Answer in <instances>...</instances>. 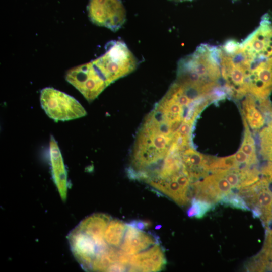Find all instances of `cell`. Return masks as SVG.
Wrapping results in <instances>:
<instances>
[{"instance_id": "obj_9", "label": "cell", "mask_w": 272, "mask_h": 272, "mask_svg": "<svg viewBox=\"0 0 272 272\" xmlns=\"http://www.w3.org/2000/svg\"><path fill=\"white\" fill-rule=\"evenodd\" d=\"M51 172L60 197L65 201L67 196V174L61 152L56 141L51 136L49 144Z\"/></svg>"}, {"instance_id": "obj_17", "label": "cell", "mask_w": 272, "mask_h": 272, "mask_svg": "<svg viewBox=\"0 0 272 272\" xmlns=\"http://www.w3.org/2000/svg\"><path fill=\"white\" fill-rule=\"evenodd\" d=\"M213 203L193 198L191 206L187 211V215L190 218L200 219L203 218L213 208Z\"/></svg>"}, {"instance_id": "obj_8", "label": "cell", "mask_w": 272, "mask_h": 272, "mask_svg": "<svg viewBox=\"0 0 272 272\" xmlns=\"http://www.w3.org/2000/svg\"><path fill=\"white\" fill-rule=\"evenodd\" d=\"M166 264L164 250L156 244L147 251L130 256L129 271H159Z\"/></svg>"}, {"instance_id": "obj_3", "label": "cell", "mask_w": 272, "mask_h": 272, "mask_svg": "<svg viewBox=\"0 0 272 272\" xmlns=\"http://www.w3.org/2000/svg\"><path fill=\"white\" fill-rule=\"evenodd\" d=\"M40 103L46 114L55 121H67L85 116L81 104L69 95L51 87L43 89Z\"/></svg>"}, {"instance_id": "obj_5", "label": "cell", "mask_w": 272, "mask_h": 272, "mask_svg": "<svg viewBox=\"0 0 272 272\" xmlns=\"http://www.w3.org/2000/svg\"><path fill=\"white\" fill-rule=\"evenodd\" d=\"M251 210L253 217L260 218L266 227L272 224V188L264 176L238 192Z\"/></svg>"}, {"instance_id": "obj_7", "label": "cell", "mask_w": 272, "mask_h": 272, "mask_svg": "<svg viewBox=\"0 0 272 272\" xmlns=\"http://www.w3.org/2000/svg\"><path fill=\"white\" fill-rule=\"evenodd\" d=\"M232 189L226 178L216 172L191 184L190 191L191 198L214 204L232 192Z\"/></svg>"}, {"instance_id": "obj_11", "label": "cell", "mask_w": 272, "mask_h": 272, "mask_svg": "<svg viewBox=\"0 0 272 272\" xmlns=\"http://www.w3.org/2000/svg\"><path fill=\"white\" fill-rule=\"evenodd\" d=\"M110 220L108 215L94 214L84 219L76 227L89 236L94 244H97L104 240V231Z\"/></svg>"}, {"instance_id": "obj_19", "label": "cell", "mask_w": 272, "mask_h": 272, "mask_svg": "<svg viewBox=\"0 0 272 272\" xmlns=\"http://www.w3.org/2000/svg\"><path fill=\"white\" fill-rule=\"evenodd\" d=\"M225 206L243 211L250 210L243 198L238 193L231 192L223 197L219 201Z\"/></svg>"}, {"instance_id": "obj_1", "label": "cell", "mask_w": 272, "mask_h": 272, "mask_svg": "<svg viewBox=\"0 0 272 272\" xmlns=\"http://www.w3.org/2000/svg\"><path fill=\"white\" fill-rule=\"evenodd\" d=\"M219 47L227 92L237 98L266 99L272 92V18L264 15L242 42L228 40Z\"/></svg>"}, {"instance_id": "obj_15", "label": "cell", "mask_w": 272, "mask_h": 272, "mask_svg": "<svg viewBox=\"0 0 272 272\" xmlns=\"http://www.w3.org/2000/svg\"><path fill=\"white\" fill-rule=\"evenodd\" d=\"M127 225L116 220H111L104 233V239L110 247H118L121 244L125 233Z\"/></svg>"}, {"instance_id": "obj_13", "label": "cell", "mask_w": 272, "mask_h": 272, "mask_svg": "<svg viewBox=\"0 0 272 272\" xmlns=\"http://www.w3.org/2000/svg\"><path fill=\"white\" fill-rule=\"evenodd\" d=\"M148 184L170 197L180 206H184L190 201L188 192L181 187L174 178L152 181Z\"/></svg>"}, {"instance_id": "obj_4", "label": "cell", "mask_w": 272, "mask_h": 272, "mask_svg": "<svg viewBox=\"0 0 272 272\" xmlns=\"http://www.w3.org/2000/svg\"><path fill=\"white\" fill-rule=\"evenodd\" d=\"M65 79L89 102L95 100L109 86L93 61L70 69Z\"/></svg>"}, {"instance_id": "obj_10", "label": "cell", "mask_w": 272, "mask_h": 272, "mask_svg": "<svg viewBox=\"0 0 272 272\" xmlns=\"http://www.w3.org/2000/svg\"><path fill=\"white\" fill-rule=\"evenodd\" d=\"M156 238L127 224L123 242L120 249L124 253L131 255L146 249L156 244Z\"/></svg>"}, {"instance_id": "obj_6", "label": "cell", "mask_w": 272, "mask_h": 272, "mask_svg": "<svg viewBox=\"0 0 272 272\" xmlns=\"http://www.w3.org/2000/svg\"><path fill=\"white\" fill-rule=\"evenodd\" d=\"M88 16L94 24L116 31L126 20V12L120 0H90Z\"/></svg>"}, {"instance_id": "obj_18", "label": "cell", "mask_w": 272, "mask_h": 272, "mask_svg": "<svg viewBox=\"0 0 272 272\" xmlns=\"http://www.w3.org/2000/svg\"><path fill=\"white\" fill-rule=\"evenodd\" d=\"M243 121L245 127V134L240 150L254 161L257 162L254 141L250 131L248 125L245 118Z\"/></svg>"}, {"instance_id": "obj_12", "label": "cell", "mask_w": 272, "mask_h": 272, "mask_svg": "<svg viewBox=\"0 0 272 272\" xmlns=\"http://www.w3.org/2000/svg\"><path fill=\"white\" fill-rule=\"evenodd\" d=\"M267 228L265 240L262 250L246 265L249 271H272V225Z\"/></svg>"}, {"instance_id": "obj_20", "label": "cell", "mask_w": 272, "mask_h": 272, "mask_svg": "<svg viewBox=\"0 0 272 272\" xmlns=\"http://www.w3.org/2000/svg\"><path fill=\"white\" fill-rule=\"evenodd\" d=\"M127 224L138 230H141L149 227L151 226V223H150V222L148 221L134 220H132Z\"/></svg>"}, {"instance_id": "obj_16", "label": "cell", "mask_w": 272, "mask_h": 272, "mask_svg": "<svg viewBox=\"0 0 272 272\" xmlns=\"http://www.w3.org/2000/svg\"><path fill=\"white\" fill-rule=\"evenodd\" d=\"M260 153L263 158L272 162V120L259 133Z\"/></svg>"}, {"instance_id": "obj_2", "label": "cell", "mask_w": 272, "mask_h": 272, "mask_svg": "<svg viewBox=\"0 0 272 272\" xmlns=\"http://www.w3.org/2000/svg\"><path fill=\"white\" fill-rule=\"evenodd\" d=\"M92 61L108 85L130 74L137 66L135 56L126 44L121 41L108 43L105 52Z\"/></svg>"}, {"instance_id": "obj_14", "label": "cell", "mask_w": 272, "mask_h": 272, "mask_svg": "<svg viewBox=\"0 0 272 272\" xmlns=\"http://www.w3.org/2000/svg\"><path fill=\"white\" fill-rule=\"evenodd\" d=\"M256 98L251 95H247L243 102L245 119L253 129H260L265 123V119L256 105Z\"/></svg>"}]
</instances>
